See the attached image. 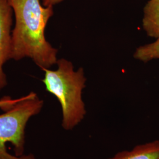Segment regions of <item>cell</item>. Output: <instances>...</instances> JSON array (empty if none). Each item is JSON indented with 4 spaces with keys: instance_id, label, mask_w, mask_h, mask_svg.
<instances>
[{
    "instance_id": "ba28073f",
    "label": "cell",
    "mask_w": 159,
    "mask_h": 159,
    "mask_svg": "<svg viewBox=\"0 0 159 159\" xmlns=\"http://www.w3.org/2000/svg\"><path fill=\"white\" fill-rule=\"evenodd\" d=\"M23 98L24 96L17 98H12L11 97L9 96L2 97L0 99V109L4 111H6L16 105L17 102L23 100Z\"/></svg>"
},
{
    "instance_id": "7a4b0ae2",
    "label": "cell",
    "mask_w": 159,
    "mask_h": 159,
    "mask_svg": "<svg viewBox=\"0 0 159 159\" xmlns=\"http://www.w3.org/2000/svg\"><path fill=\"white\" fill-rule=\"evenodd\" d=\"M56 70L43 68V79L47 91L56 97L61 113V127L64 130H74L84 119L87 111L83 100L86 78L84 70L75 71L73 63L64 58L57 60Z\"/></svg>"
},
{
    "instance_id": "8992f818",
    "label": "cell",
    "mask_w": 159,
    "mask_h": 159,
    "mask_svg": "<svg viewBox=\"0 0 159 159\" xmlns=\"http://www.w3.org/2000/svg\"><path fill=\"white\" fill-rule=\"evenodd\" d=\"M143 13V29L148 37L159 39V0H149Z\"/></svg>"
},
{
    "instance_id": "5b68a950",
    "label": "cell",
    "mask_w": 159,
    "mask_h": 159,
    "mask_svg": "<svg viewBox=\"0 0 159 159\" xmlns=\"http://www.w3.org/2000/svg\"><path fill=\"white\" fill-rule=\"evenodd\" d=\"M107 159H159V140L137 144L122 150Z\"/></svg>"
},
{
    "instance_id": "3957f363",
    "label": "cell",
    "mask_w": 159,
    "mask_h": 159,
    "mask_svg": "<svg viewBox=\"0 0 159 159\" xmlns=\"http://www.w3.org/2000/svg\"><path fill=\"white\" fill-rule=\"evenodd\" d=\"M44 101L31 91L0 114V159H39L24 154L25 129L29 120L41 111Z\"/></svg>"
},
{
    "instance_id": "52a82bcc",
    "label": "cell",
    "mask_w": 159,
    "mask_h": 159,
    "mask_svg": "<svg viewBox=\"0 0 159 159\" xmlns=\"http://www.w3.org/2000/svg\"><path fill=\"white\" fill-rule=\"evenodd\" d=\"M134 57L144 63L159 59V39L152 43L138 47L134 53Z\"/></svg>"
},
{
    "instance_id": "6da1fadb",
    "label": "cell",
    "mask_w": 159,
    "mask_h": 159,
    "mask_svg": "<svg viewBox=\"0 0 159 159\" xmlns=\"http://www.w3.org/2000/svg\"><path fill=\"white\" fill-rule=\"evenodd\" d=\"M16 18L12 31L11 59L29 57L40 68L57 63L58 50L47 41L45 29L54 14L52 6L45 7L40 0H7Z\"/></svg>"
},
{
    "instance_id": "277c9868",
    "label": "cell",
    "mask_w": 159,
    "mask_h": 159,
    "mask_svg": "<svg viewBox=\"0 0 159 159\" xmlns=\"http://www.w3.org/2000/svg\"><path fill=\"white\" fill-rule=\"evenodd\" d=\"M12 12L7 0H0V91L7 85L3 66L11 59Z\"/></svg>"
},
{
    "instance_id": "9c48e42d",
    "label": "cell",
    "mask_w": 159,
    "mask_h": 159,
    "mask_svg": "<svg viewBox=\"0 0 159 159\" xmlns=\"http://www.w3.org/2000/svg\"><path fill=\"white\" fill-rule=\"evenodd\" d=\"M63 1V0H42V4L45 7H48V6L53 7Z\"/></svg>"
}]
</instances>
